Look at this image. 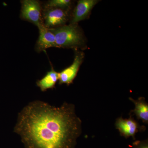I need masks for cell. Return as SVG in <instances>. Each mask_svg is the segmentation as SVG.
<instances>
[{
  "label": "cell",
  "instance_id": "obj_1",
  "mask_svg": "<svg viewBox=\"0 0 148 148\" xmlns=\"http://www.w3.org/2000/svg\"><path fill=\"white\" fill-rule=\"evenodd\" d=\"M14 132L20 135L25 148H75L82 121L73 104L56 107L34 101L18 114Z\"/></svg>",
  "mask_w": 148,
  "mask_h": 148
},
{
  "label": "cell",
  "instance_id": "obj_2",
  "mask_svg": "<svg viewBox=\"0 0 148 148\" xmlns=\"http://www.w3.org/2000/svg\"><path fill=\"white\" fill-rule=\"evenodd\" d=\"M49 29L54 34L58 47H74L79 45L82 42L80 32L75 24Z\"/></svg>",
  "mask_w": 148,
  "mask_h": 148
},
{
  "label": "cell",
  "instance_id": "obj_3",
  "mask_svg": "<svg viewBox=\"0 0 148 148\" xmlns=\"http://www.w3.org/2000/svg\"><path fill=\"white\" fill-rule=\"evenodd\" d=\"M21 18L37 27L43 24L42 18V8L40 3L35 0L21 1Z\"/></svg>",
  "mask_w": 148,
  "mask_h": 148
},
{
  "label": "cell",
  "instance_id": "obj_4",
  "mask_svg": "<svg viewBox=\"0 0 148 148\" xmlns=\"http://www.w3.org/2000/svg\"><path fill=\"white\" fill-rule=\"evenodd\" d=\"M83 57L82 53H77L73 64L59 73V84H66L69 85L73 83L82 63Z\"/></svg>",
  "mask_w": 148,
  "mask_h": 148
},
{
  "label": "cell",
  "instance_id": "obj_5",
  "mask_svg": "<svg viewBox=\"0 0 148 148\" xmlns=\"http://www.w3.org/2000/svg\"><path fill=\"white\" fill-rule=\"evenodd\" d=\"M44 14L45 26L48 29L58 27L66 23L67 19L66 12L57 8H47Z\"/></svg>",
  "mask_w": 148,
  "mask_h": 148
},
{
  "label": "cell",
  "instance_id": "obj_6",
  "mask_svg": "<svg viewBox=\"0 0 148 148\" xmlns=\"http://www.w3.org/2000/svg\"><path fill=\"white\" fill-rule=\"evenodd\" d=\"M38 27L39 31V36L36 46L37 51H44L50 47H58L54 34L50 29L46 28L43 24Z\"/></svg>",
  "mask_w": 148,
  "mask_h": 148
},
{
  "label": "cell",
  "instance_id": "obj_7",
  "mask_svg": "<svg viewBox=\"0 0 148 148\" xmlns=\"http://www.w3.org/2000/svg\"><path fill=\"white\" fill-rule=\"evenodd\" d=\"M115 125L121 135L126 138L132 137L135 139V134L140 128L137 121L131 117L128 119H123L120 117L117 119Z\"/></svg>",
  "mask_w": 148,
  "mask_h": 148
},
{
  "label": "cell",
  "instance_id": "obj_8",
  "mask_svg": "<svg viewBox=\"0 0 148 148\" xmlns=\"http://www.w3.org/2000/svg\"><path fill=\"white\" fill-rule=\"evenodd\" d=\"M97 3L96 0L79 1L74 10L72 24H75L86 18Z\"/></svg>",
  "mask_w": 148,
  "mask_h": 148
},
{
  "label": "cell",
  "instance_id": "obj_9",
  "mask_svg": "<svg viewBox=\"0 0 148 148\" xmlns=\"http://www.w3.org/2000/svg\"><path fill=\"white\" fill-rule=\"evenodd\" d=\"M59 78V73L56 71L52 68L42 78L37 82L36 84L41 91H46L48 89L53 88L55 86Z\"/></svg>",
  "mask_w": 148,
  "mask_h": 148
},
{
  "label": "cell",
  "instance_id": "obj_10",
  "mask_svg": "<svg viewBox=\"0 0 148 148\" xmlns=\"http://www.w3.org/2000/svg\"><path fill=\"white\" fill-rule=\"evenodd\" d=\"M129 99L135 105V108L132 111L136 115L138 119L141 120L143 122L148 124V105L145 98H139L137 101L131 98Z\"/></svg>",
  "mask_w": 148,
  "mask_h": 148
},
{
  "label": "cell",
  "instance_id": "obj_11",
  "mask_svg": "<svg viewBox=\"0 0 148 148\" xmlns=\"http://www.w3.org/2000/svg\"><path fill=\"white\" fill-rule=\"evenodd\" d=\"M71 1L70 0H51L46 5L47 8L64 9L68 8L70 6Z\"/></svg>",
  "mask_w": 148,
  "mask_h": 148
},
{
  "label": "cell",
  "instance_id": "obj_12",
  "mask_svg": "<svg viewBox=\"0 0 148 148\" xmlns=\"http://www.w3.org/2000/svg\"><path fill=\"white\" fill-rule=\"evenodd\" d=\"M134 148H148L147 141L136 142L134 143Z\"/></svg>",
  "mask_w": 148,
  "mask_h": 148
}]
</instances>
